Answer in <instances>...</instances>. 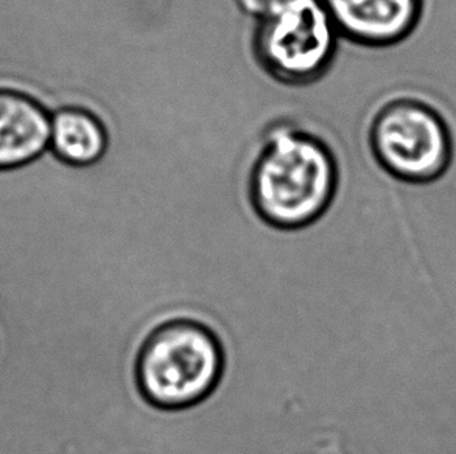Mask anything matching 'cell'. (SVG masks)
Here are the masks:
<instances>
[{
	"label": "cell",
	"mask_w": 456,
	"mask_h": 454,
	"mask_svg": "<svg viewBox=\"0 0 456 454\" xmlns=\"http://www.w3.org/2000/svg\"><path fill=\"white\" fill-rule=\"evenodd\" d=\"M343 170L329 143L297 123L266 129L248 168V191L262 218L293 229L318 220L332 204Z\"/></svg>",
	"instance_id": "obj_1"
},
{
	"label": "cell",
	"mask_w": 456,
	"mask_h": 454,
	"mask_svg": "<svg viewBox=\"0 0 456 454\" xmlns=\"http://www.w3.org/2000/svg\"><path fill=\"white\" fill-rule=\"evenodd\" d=\"M366 147L376 166L405 185H432L455 160V137L443 114L422 100H387L370 116Z\"/></svg>",
	"instance_id": "obj_2"
},
{
	"label": "cell",
	"mask_w": 456,
	"mask_h": 454,
	"mask_svg": "<svg viewBox=\"0 0 456 454\" xmlns=\"http://www.w3.org/2000/svg\"><path fill=\"white\" fill-rule=\"evenodd\" d=\"M339 35L322 0H278L256 20L253 53L262 70L285 86L321 80L338 53Z\"/></svg>",
	"instance_id": "obj_3"
},
{
	"label": "cell",
	"mask_w": 456,
	"mask_h": 454,
	"mask_svg": "<svg viewBox=\"0 0 456 454\" xmlns=\"http://www.w3.org/2000/svg\"><path fill=\"white\" fill-rule=\"evenodd\" d=\"M222 366V349L209 330L176 322L160 328L143 347L139 383L154 405L185 408L216 387Z\"/></svg>",
	"instance_id": "obj_4"
},
{
	"label": "cell",
	"mask_w": 456,
	"mask_h": 454,
	"mask_svg": "<svg viewBox=\"0 0 456 454\" xmlns=\"http://www.w3.org/2000/svg\"><path fill=\"white\" fill-rule=\"evenodd\" d=\"M339 35L363 49H391L419 27L424 0H322Z\"/></svg>",
	"instance_id": "obj_5"
},
{
	"label": "cell",
	"mask_w": 456,
	"mask_h": 454,
	"mask_svg": "<svg viewBox=\"0 0 456 454\" xmlns=\"http://www.w3.org/2000/svg\"><path fill=\"white\" fill-rule=\"evenodd\" d=\"M49 111L35 95L0 87V173L41 162L50 150Z\"/></svg>",
	"instance_id": "obj_6"
},
{
	"label": "cell",
	"mask_w": 456,
	"mask_h": 454,
	"mask_svg": "<svg viewBox=\"0 0 456 454\" xmlns=\"http://www.w3.org/2000/svg\"><path fill=\"white\" fill-rule=\"evenodd\" d=\"M108 147V128L95 112L78 105L60 106L52 111L49 153L58 164L85 172L99 166Z\"/></svg>",
	"instance_id": "obj_7"
},
{
	"label": "cell",
	"mask_w": 456,
	"mask_h": 454,
	"mask_svg": "<svg viewBox=\"0 0 456 454\" xmlns=\"http://www.w3.org/2000/svg\"><path fill=\"white\" fill-rule=\"evenodd\" d=\"M234 4L243 14L257 20L270 12L278 4V0H234Z\"/></svg>",
	"instance_id": "obj_8"
}]
</instances>
